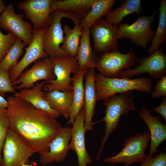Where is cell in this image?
<instances>
[{
    "mask_svg": "<svg viewBox=\"0 0 166 166\" xmlns=\"http://www.w3.org/2000/svg\"><path fill=\"white\" fill-rule=\"evenodd\" d=\"M118 26L104 19L90 29L95 51L100 54L118 50Z\"/></svg>",
    "mask_w": 166,
    "mask_h": 166,
    "instance_id": "7c38bea8",
    "label": "cell"
},
{
    "mask_svg": "<svg viewBox=\"0 0 166 166\" xmlns=\"http://www.w3.org/2000/svg\"><path fill=\"white\" fill-rule=\"evenodd\" d=\"M7 93H15V89L11 84L9 72L0 69V96L4 97Z\"/></svg>",
    "mask_w": 166,
    "mask_h": 166,
    "instance_id": "1f68e13d",
    "label": "cell"
},
{
    "mask_svg": "<svg viewBox=\"0 0 166 166\" xmlns=\"http://www.w3.org/2000/svg\"><path fill=\"white\" fill-rule=\"evenodd\" d=\"M96 74L95 68L87 70L85 75L84 128L85 132L93 130V123L92 119L94 115L97 100L95 86Z\"/></svg>",
    "mask_w": 166,
    "mask_h": 166,
    "instance_id": "ac0fdd59",
    "label": "cell"
},
{
    "mask_svg": "<svg viewBox=\"0 0 166 166\" xmlns=\"http://www.w3.org/2000/svg\"><path fill=\"white\" fill-rule=\"evenodd\" d=\"M73 29L65 25L63 28L64 34L63 43L61 48L69 55L76 57L79 46L82 28L80 22L74 23Z\"/></svg>",
    "mask_w": 166,
    "mask_h": 166,
    "instance_id": "4316f807",
    "label": "cell"
},
{
    "mask_svg": "<svg viewBox=\"0 0 166 166\" xmlns=\"http://www.w3.org/2000/svg\"><path fill=\"white\" fill-rule=\"evenodd\" d=\"M46 29L32 30L33 38L28 46L25 48V53L15 67L11 68L9 73L11 82L19 77L23 70L31 63L49 56L44 51L43 39Z\"/></svg>",
    "mask_w": 166,
    "mask_h": 166,
    "instance_id": "5bb4252c",
    "label": "cell"
},
{
    "mask_svg": "<svg viewBox=\"0 0 166 166\" xmlns=\"http://www.w3.org/2000/svg\"><path fill=\"white\" fill-rule=\"evenodd\" d=\"M1 166H21L27 164L35 153L17 133L9 128L3 146Z\"/></svg>",
    "mask_w": 166,
    "mask_h": 166,
    "instance_id": "ba28073f",
    "label": "cell"
},
{
    "mask_svg": "<svg viewBox=\"0 0 166 166\" xmlns=\"http://www.w3.org/2000/svg\"><path fill=\"white\" fill-rule=\"evenodd\" d=\"M150 138V133L146 131L129 137L124 141V147L118 154L105 159L104 161L112 164L122 163L126 166L136 162L142 163L147 156L145 151Z\"/></svg>",
    "mask_w": 166,
    "mask_h": 166,
    "instance_id": "277c9868",
    "label": "cell"
},
{
    "mask_svg": "<svg viewBox=\"0 0 166 166\" xmlns=\"http://www.w3.org/2000/svg\"><path fill=\"white\" fill-rule=\"evenodd\" d=\"M71 137V127H62L50 144L48 151L39 154L41 164L45 165L53 162L64 161L69 150V145Z\"/></svg>",
    "mask_w": 166,
    "mask_h": 166,
    "instance_id": "2e32d148",
    "label": "cell"
},
{
    "mask_svg": "<svg viewBox=\"0 0 166 166\" xmlns=\"http://www.w3.org/2000/svg\"><path fill=\"white\" fill-rule=\"evenodd\" d=\"M44 81L37 82L30 89H24L14 93V96L19 97L31 104L38 109L49 113L55 118L61 114L53 109L44 98V93L42 91Z\"/></svg>",
    "mask_w": 166,
    "mask_h": 166,
    "instance_id": "ffe728a7",
    "label": "cell"
},
{
    "mask_svg": "<svg viewBox=\"0 0 166 166\" xmlns=\"http://www.w3.org/2000/svg\"><path fill=\"white\" fill-rule=\"evenodd\" d=\"M133 98L132 91H129L113 95L103 100L106 108L105 114L100 121L105 123V134L101 140V145L97 160L100 157L109 136L116 130L121 116H126L131 111L136 110Z\"/></svg>",
    "mask_w": 166,
    "mask_h": 166,
    "instance_id": "7a4b0ae2",
    "label": "cell"
},
{
    "mask_svg": "<svg viewBox=\"0 0 166 166\" xmlns=\"http://www.w3.org/2000/svg\"><path fill=\"white\" fill-rule=\"evenodd\" d=\"M53 65L56 79L44 81L43 88L48 91H73L72 73L78 71L79 68L77 59L69 55L59 57H50Z\"/></svg>",
    "mask_w": 166,
    "mask_h": 166,
    "instance_id": "5b68a950",
    "label": "cell"
},
{
    "mask_svg": "<svg viewBox=\"0 0 166 166\" xmlns=\"http://www.w3.org/2000/svg\"><path fill=\"white\" fill-rule=\"evenodd\" d=\"M166 39V0L160 1L159 21L156 30L151 40V44L147 49L150 54L158 50Z\"/></svg>",
    "mask_w": 166,
    "mask_h": 166,
    "instance_id": "83f0119b",
    "label": "cell"
},
{
    "mask_svg": "<svg viewBox=\"0 0 166 166\" xmlns=\"http://www.w3.org/2000/svg\"><path fill=\"white\" fill-rule=\"evenodd\" d=\"M9 128V120L6 109L0 110V166L2 161V151L7 132Z\"/></svg>",
    "mask_w": 166,
    "mask_h": 166,
    "instance_id": "4dcf8cb0",
    "label": "cell"
},
{
    "mask_svg": "<svg viewBox=\"0 0 166 166\" xmlns=\"http://www.w3.org/2000/svg\"><path fill=\"white\" fill-rule=\"evenodd\" d=\"M136 59L135 53L132 48L124 54L118 50L107 52L97 56L96 67L105 77L117 78L121 71L135 65Z\"/></svg>",
    "mask_w": 166,
    "mask_h": 166,
    "instance_id": "52a82bcc",
    "label": "cell"
},
{
    "mask_svg": "<svg viewBox=\"0 0 166 166\" xmlns=\"http://www.w3.org/2000/svg\"><path fill=\"white\" fill-rule=\"evenodd\" d=\"M17 38L10 32L5 35L0 30V63Z\"/></svg>",
    "mask_w": 166,
    "mask_h": 166,
    "instance_id": "f546056e",
    "label": "cell"
},
{
    "mask_svg": "<svg viewBox=\"0 0 166 166\" xmlns=\"http://www.w3.org/2000/svg\"><path fill=\"white\" fill-rule=\"evenodd\" d=\"M7 100L9 128L35 153L47 152L50 144L62 128L59 121L49 113L19 97H10Z\"/></svg>",
    "mask_w": 166,
    "mask_h": 166,
    "instance_id": "6da1fadb",
    "label": "cell"
},
{
    "mask_svg": "<svg viewBox=\"0 0 166 166\" xmlns=\"http://www.w3.org/2000/svg\"><path fill=\"white\" fill-rule=\"evenodd\" d=\"M44 93V98L50 106L65 118L69 119L73 101V91H45Z\"/></svg>",
    "mask_w": 166,
    "mask_h": 166,
    "instance_id": "cb8c5ba5",
    "label": "cell"
},
{
    "mask_svg": "<svg viewBox=\"0 0 166 166\" xmlns=\"http://www.w3.org/2000/svg\"><path fill=\"white\" fill-rule=\"evenodd\" d=\"M5 6L3 1L2 0H0V14H2L3 11Z\"/></svg>",
    "mask_w": 166,
    "mask_h": 166,
    "instance_id": "8d00e7d4",
    "label": "cell"
},
{
    "mask_svg": "<svg viewBox=\"0 0 166 166\" xmlns=\"http://www.w3.org/2000/svg\"><path fill=\"white\" fill-rule=\"evenodd\" d=\"M90 30L83 28L76 57L79 69L87 70L96 66L97 56L90 44Z\"/></svg>",
    "mask_w": 166,
    "mask_h": 166,
    "instance_id": "7402d4cb",
    "label": "cell"
},
{
    "mask_svg": "<svg viewBox=\"0 0 166 166\" xmlns=\"http://www.w3.org/2000/svg\"><path fill=\"white\" fill-rule=\"evenodd\" d=\"M87 70L79 69L72 77L73 98L67 125L73 124L77 116L83 108L85 94L83 80Z\"/></svg>",
    "mask_w": 166,
    "mask_h": 166,
    "instance_id": "603a6c76",
    "label": "cell"
},
{
    "mask_svg": "<svg viewBox=\"0 0 166 166\" xmlns=\"http://www.w3.org/2000/svg\"><path fill=\"white\" fill-rule=\"evenodd\" d=\"M142 11L140 0H126L105 16V20L119 26L125 17L135 13L140 14Z\"/></svg>",
    "mask_w": 166,
    "mask_h": 166,
    "instance_id": "484cf974",
    "label": "cell"
},
{
    "mask_svg": "<svg viewBox=\"0 0 166 166\" xmlns=\"http://www.w3.org/2000/svg\"><path fill=\"white\" fill-rule=\"evenodd\" d=\"M155 89L151 94L152 98H157L166 96V75L162 77L156 83Z\"/></svg>",
    "mask_w": 166,
    "mask_h": 166,
    "instance_id": "836d02e7",
    "label": "cell"
},
{
    "mask_svg": "<svg viewBox=\"0 0 166 166\" xmlns=\"http://www.w3.org/2000/svg\"><path fill=\"white\" fill-rule=\"evenodd\" d=\"M52 20L46 29L43 39L45 52L49 57H59L69 55L61 48L60 45L64 41V30L62 28L61 20L65 18L71 19L74 23L77 22L71 15L60 10L52 13Z\"/></svg>",
    "mask_w": 166,
    "mask_h": 166,
    "instance_id": "8992f818",
    "label": "cell"
},
{
    "mask_svg": "<svg viewBox=\"0 0 166 166\" xmlns=\"http://www.w3.org/2000/svg\"><path fill=\"white\" fill-rule=\"evenodd\" d=\"M140 166H166V153L162 152L155 156L146 159Z\"/></svg>",
    "mask_w": 166,
    "mask_h": 166,
    "instance_id": "d6a6232c",
    "label": "cell"
},
{
    "mask_svg": "<svg viewBox=\"0 0 166 166\" xmlns=\"http://www.w3.org/2000/svg\"><path fill=\"white\" fill-rule=\"evenodd\" d=\"M21 166H34L33 164H22Z\"/></svg>",
    "mask_w": 166,
    "mask_h": 166,
    "instance_id": "74e56055",
    "label": "cell"
},
{
    "mask_svg": "<svg viewBox=\"0 0 166 166\" xmlns=\"http://www.w3.org/2000/svg\"><path fill=\"white\" fill-rule=\"evenodd\" d=\"M96 0H52V12L60 10L72 16L78 21L84 18L90 10Z\"/></svg>",
    "mask_w": 166,
    "mask_h": 166,
    "instance_id": "44dd1931",
    "label": "cell"
},
{
    "mask_svg": "<svg viewBox=\"0 0 166 166\" xmlns=\"http://www.w3.org/2000/svg\"><path fill=\"white\" fill-rule=\"evenodd\" d=\"M84 119L85 113L83 108L71 127V137L69 148L76 153L78 166H87L92 161L85 147Z\"/></svg>",
    "mask_w": 166,
    "mask_h": 166,
    "instance_id": "e0dca14e",
    "label": "cell"
},
{
    "mask_svg": "<svg viewBox=\"0 0 166 166\" xmlns=\"http://www.w3.org/2000/svg\"><path fill=\"white\" fill-rule=\"evenodd\" d=\"M52 0H26L18 4V8L23 10L26 19L37 30L46 29L51 24Z\"/></svg>",
    "mask_w": 166,
    "mask_h": 166,
    "instance_id": "9a60e30c",
    "label": "cell"
},
{
    "mask_svg": "<svg viewBox=\"0 0 166 166\" xmlns=\"http://www.w3.org/2000/svg\"><path fill=\"white\" fill-rule=\"evenodd\" d=\"M116 0H96L86 16L80 22L83 28L90 30L104 16H106L112 10Z\"/></svg>",
    "mask_w": 166,
    "mask_h": 166,
    "instance_id": "d4e9b609",
    "label": "cell"
},
{
    "mask_svg": "<svg viewBox=\"0 0 166 166\" xmlns=\"http://www.w3.org/2000/svg\"><path fill=\"white\" fill-rule=\"evenodd\" d=\"M149 111H154L161 115L166 121V96L162 97L160 105L157 107L149 110Z\"/></svg>",
    "mask_w": 166,
    "mask_h": 166,
    "instance_id": "e575fe53",
    "label": "cell"
},
{
    "mask_svg": "<svg viewBox=\"0 0 166 166\" xmlns=\"http://www.w3.org/2000/svg\"><path fill=\"white\" fill-rule=\"evenodd\" d=\"M23 17L22 14H16L14 6L8 4L0 15V27L12 33L29 45L33 39V27L30 23L23 20Z\"/></svg>",
    "mask_w": 166,
    "mask_h": 166,
    "instance_id": "4fadbf2b",
    "label": "cell"
},
{
    "mask_svg": "<svg viewBox=\"0 0 166 166\" xmlns=\"http://www.w3.org/2000/svg\"><path fill=\"white\" fill-rule=\"evenodd\" d=\"M139 116L146 124L150 131L151 144L148 156L150 158L154 153L157 152L158 146L166 139V125L161 123L157 117L151 115L149 109L146 107L140 109Z\"/></svg>",
    "mask_w": 166,
    "mask_h": 166,
    "instance_id": "d6986e66",
    "label": "cell"
},
{
    "mask_svg": "<svg viewBox=\"0 0 166 166\" xmlns=\"http://www.w3.org/2000/svg\"><path fill=\"white\" fill-rule=\"evenodd\" d=\"M55 79L53 62L50 58L47 57L35 62L31 68L22 73L11 84L14 89L20 90L33 87L39 81H49Z\"/></svg>",
    "mask_w": 166,
    "mask_h": 166,
    "instance_id": "8fae6325",
    "label": "cell"
},
{
    "mask_svg": "<svg viewBox=\"0 0 166 166\" xmlns=\"http://www.w3.org/2000/svg\"><path fill=\"white\" fill-rule=\"evenodd\" d=\"M136 61L138 65L136 68L121 71L117 78H130L134 76L147 73L154 80H157L166 75V55L162 45L149 56L138 58Z\"/></svg>",
    "mask_w": 166,
    "mask_h": 166,
    "instance_id": "9c48e42d",
    "label": "cell"
},
{
    "mask_svg": "<svg viewBox=\"0 0 166 166\" xmlns=\"http://www.w3.org/2000/svg\"><path fill=\"white\" fill-rule=\"evenodd\" d=\"M26 45L17 38L0 63V69L9 72L11 68L16 66L18 58L23 53V49Z\"/></svg>",
    "mask_w": 166,
    "mask_h": 166,
    "instance_id": "f1b7e54d",
    "label": "cell"
},
{
    "mask_svg": "<svg viewBox=\"0 0 166 166\" xmlns=\"http://www.w3.org/2000/svg\"><path fill=\"white\" fill-rule=\"evenodd\" d=\"M95 86L97 100H103L113 95L136 90L149 93L152 90V82L149 78H109L100 73L97 74Z\"/></svg>",
    "mask_w": 166,
    "mask_h": 166,
    "instance_id": "3957f363",
    "label": "cell"
},
{
    "mask_svg": "<svg viewBox=\"0 0 166 166\" xmlns=\"http://www.w3.org/2000/svg\"><path fill=\"white\" fill-rule=\"evenodd\" d=\"M156 14L155 11L149 16L142 15L130 25L120 24L118 26L119 39L130 38L137 46L146 48L154 35L151 26Z\"/></svg>",
    "mask_w": 166,
    "mask_h": 166,
    "instance_id": "30bf717a",
    "label": "cell"
},
{
    "mask_svg": "<svg viewBox=\"0 0 166 166\" xmlns=\"http://www.w3.org/2000/svg\"><path fill=\"white\" fill-rule=\"evenodd\" d=\"M8 105V101L4 97L0 96V110L6 109Z\"/></svg>",
    "mask_w": 166,
    "mask_h": 166,
    "instance_id": "d590c367",
    "label": "cell"
}]
</instances>
